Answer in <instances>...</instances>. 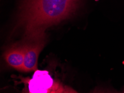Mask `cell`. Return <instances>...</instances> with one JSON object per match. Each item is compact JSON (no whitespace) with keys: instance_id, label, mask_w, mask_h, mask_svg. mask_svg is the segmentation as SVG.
Instances as JSON below:
<instances>
[{"instance_id":"1","label":"cell","mask_w":124,"mask_h":93,"mask_svg":"<svg viewBox=\"0 0 124 93\" xmlns=\"http://www.w3.org/2000/svg\"><path fill=\"white\" fill-rule=\"evenodd\" d=\"M80 1L21 0L13 33H22V42L46 38L45 31L72 16Z\"/></svg>"},{"instance_id":"2","label":"cell","mask_w":124,"mask_h":93,"mask_svg":"<svg viewBox=\"0 0 124 93\" xmlns=\"http://www.w3.org/2000/svg\"><path fill=\"white\" fill-rule=\"evenodd\" d=\"M27 84L29 92L32 93L74 92L73 90L66 89L59 83L55 82L46 71L36 70Z\"/></svg>"},{"instance_id":"3","label":"cell","mask_w":124,"mask_h":93,"mask_svg":"<svg viewBox=\"0 0 124 93\" xmlns=\"http://www.w3.org/2000/svg\"><path fill=\"white\" fill-rule=\"evenodd\" d=\"M47 42L46 38L22 42L24 44V61L22 71H35L37 68L38 58Z\"/></svg>"},{"instance_id":"4","label":"cell","mask_w":124,"mask_h":93,"mask_svg":"<svg viewBox=\"0 0 124 93\" xmlns=\"http://www.w3.org/2000/svg\"><path fill=\"white\" fill-rule=\"evenodd\" d=\"M24 44L15 43L7 48L4 53V58L7 64L15 69L22 71L24 61Z\"/></svg>"}]
</instances>
